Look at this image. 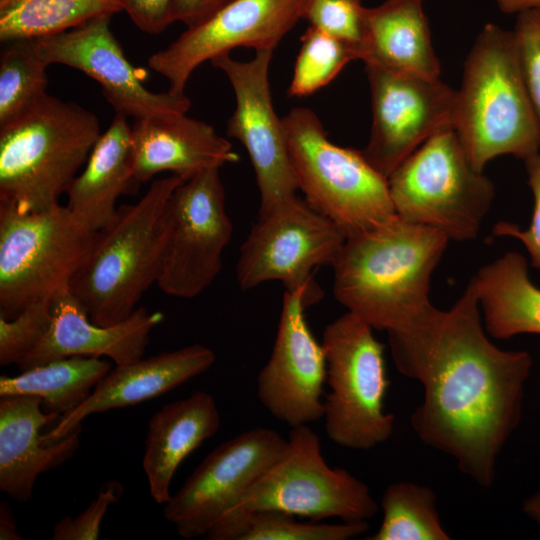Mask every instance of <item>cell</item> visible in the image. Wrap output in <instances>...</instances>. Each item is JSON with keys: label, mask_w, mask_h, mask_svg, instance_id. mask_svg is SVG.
<instances>
[{"label": "cell", "mask_w": 540, "mask_h": 540, "mask_svg": "<svg viewBox=\"0 0 540 540\" xmlns=\"http://www.w3.org/2000/svg\"><path fill=\"white\" fill-rule=\"evenodd\" d=\"M96 234L66 205L22 212L0 201V317L68 290Z\"/></svg>", "instance_id": "ba28073f"}, {"label": "cell", "mask_w": 540, "mask_h": 540, "mask_svg": "<svg viewBox=\"0 0 540 540\" xmlns=\"http://www.w3.org/2000/svg\"><path fill=\"white\" fill-rule=\"evenodd\" d=\"M307 0H228L210 17L188 27L168 47L152 54L148 66L165 77L169 91L184 93L193 71L236 47L274 50L304 18Z\"/></svg>", "instance_id": "2e32d148"}, {"label": "cell", "mask_w": 540, "mask_h": 540, "mask_svg": "<svg viewBox=\"0 0 540 540\" xmlns=\"http://www.w3.org/2000/svg\"><path fill=\"white\" fill-rule=\"evenodd\" d=\"M373 328L346 312L323 331L329 392L324 400V428L335 444L369 450L386 442L394 431L395 416L385 411L390 384L385 346Z\"/></svg>", "instance_id": "9c48e42d"}, {"label": "cell", "mask_w": 540, "mask_h": 540, "mask_svg": "<svg viewBox=\"0 0 540 540\" xmlns=\"http://www.w3.org/2000/svg\"><path fill=\"white\" fill-rule=\"evenodd\" d=\"M437 496L413 482L390 484L381 498L378 530L367 540H449L436 507Z\"/></svg>", "instance_id": "f546056e"}, {"label": "cell", "mask_w": 540, "mask_h": 540, "mask_svg": "<svg viewBox=\"0 0 540 540\" xmlns=\"http://www.w3.org/2000/svg\"><path fill=\"white\" fill-rule=\"evenodd\" d=\"M303 289L285 290L276 338L257 375V396L277 420L296 427L323 418L327 362L305 317Z\"/></svg>", "instance_id": "e0dca14e"}, {"label": "cell", "mask_w": 540, "mask_h": 540, "mask_svg": "<svg viewBox=\"0 0 540 540\" xmlns=\"http://www.w3.org/2000/svg\"><path fill=\"white\" fill-rule=\"evenodd\" d=\"M215 360L212 349L196 343L116 365L98 381L90 396L63 415L46 435L52 439L63 437L91 414L136 405L166 394L207 371Z\"/></svg>", "instance_id": "44dd1931"}, {"label": "cell", "mask_w": 540, "mask_h": 540, "mask_svg": "<svg viewBox=\"0 0 540 540\" xmlns=\"http://www.w3.org/2000/svg\"><path fill=\"white\" fill-rule=\"evenodd\" d=\"M524 513L540 526V491L528 497L523 503Z\"/></svg>", "instance_id": "b9f144b4"}, {"label": "cell", "mask_w": 540, "mask_h": 540, "mask_svg": "<svg viewBox=\"0 0 540 540\" xmlns=\"http://www.w3.org/2000/svg\"><path fill=\"white\" fill-rule=\"evenodd\" d=\"M524 162L534 201L531 223L522 229L514 223L501 221L494 226L493 233L519 240L529 253L531 265L540 270V152Z\"/></svg>", "instance_id": "8d00e7d4"}, {"label": "cell", "mask_w": 540, "mask_h": 540, "mask_svg": "<svg viewBox=\"0 0 540 540\" xmlns=\"http://www.w3.org/2000/svg\"><path fill=\"white\" fill-rule=\"evenodd\" d=\"M119 2L122 10L145 33H161L173 23V0H119Z\"/></svg>", "instance_id": "74e56055"}, {"label": "cell", "mask_w": 540, "mask_h": 540, "mask_svg": "<svg viewBox=\"0 0 540 540\" xmlns=\"http://www.w3.org/2000/svg\"><path fill=\"white\" fill-rule=\"evenodd\" d=\"M110 17L38 39L48 64L66 65L96 80L116 114L136 120L186 114L191 102L184 93L153 92L145 87L146 74L126 58L110 29Z\"/></svg>", "instance_id": "ac0fdd59"}, {"label": "cell", "mask_w": 540, "mask_h": 540, "mask_svg": "<svg viewBox=\"0 0 540 540\" xmlns=\"http://www.w3.org/2000/svg\"><path fill=\"white\" fill-rule=\"evenodd\" d=\"M387 181L398 217L459 242L477 237L495 195L492 181L473 166L453 128L426 140Z\"/></svg>", "instance_id": "52a82bcc"}, {"label": "cell", "mask_w": 540, "mask_h": 540, "mask_svg": "<svg viewBox=\"0 0 540 540\" xmlns=\"http://www.w3.org/2000/svg\"><path fill=\"white\" fill-rule=\"evenodd\" d=\"M232 233L220 169L183 181L171 195L164 216L157 286L177 298L200 295L220 273Z\"/></svg>", "instance_id": "7c38bea8"}, {"label": "cell", "mask_w": 540, "mask_h": 540, "mask_svg": "<svg viewBox=\"0 0 540 540\" xmlns=\"http://www.w3.org/2000/svg\"><path fill=\"white\" fill-rule=\"evenodd\" d=\"M131 143L139 184L163 171L185 181L239 160L232 144L211 125L186 114L136 120L131 126Z\"/></svg>", "instance_id": "7402d4cb"}, {"label": "cell", "mask_w": 540, "mask_h": 540, "mask_svg": "<svg viewBox=\"0 0 540 540\" xmlns=\"http://www.w3.org/2000/svg\"><path fill=\"white\" fill-rule=\"evenodd\" d=\"M110 369L109 362L97 357L55 359L21 371L16 376L2 375L0 397L37 396L45 413L61 418L82 404Z\"/></svg>", "instance_id": "4316f807"}, {"label": "cell", "mask_w": 540, "mask_h": 540, "mask_svg": "<svg viewBox=\"0 0 540 540\" xmlns=\"http://www.w3.org/2000/svg\"><path fill=\"white\" fill-rule=\"evenodd\" d=\"M124 488L118 481L105 482L88 507L76 517L65 516L59 520L52 533L54 540H95L100 526L111 505L121 498Z\"/></svg>", "instance_id": "d590c367"}, {"label": "cell", "mask_w": 540, "mask_h": 540, "mask_svg": "<svg viewBox=\"0 0 540 540\" xmlns=\"http://www.w3.org/2000/svg\"><path fill=\"white\" fill-rule=\"evenodd\" d=\"M273 50H256L249 61H239L224 53L211 65L224 72L234 96L235 109L227 122V135L246 149L259 191V215L297 196L283 121L273 107L269 68Z\"/></svg>", "instance_id": "4fadbf2b"}, {"label": "cell", "mask_w": 540, "mask_h": 540, "mask_svg": "<svg viewBox=\"0 0 540 540\" xmlns=\"http://www.w3.org/2000/svg\"><path fill=\"white\" fill-rule=\"evenodd\" d=\"M228 0H173V22L184 23L187 28L210 17Z\"/></svg>", "instance_id": "f35d334b"}, {"label": "cell", "mask_w": 540, "mask_h": 540, "mask_svg": "<svg viewBox=\"0 0 540 540\" xmlns=\"http://www.w3.org/2000/svg\"><path fill=\"white\" fill-rule=\"evenodd\" d=\"M52 299L25 307L12 319L0 317V365L18 364L47 334L52 321Z\"/></svg>", "instance_id": "836d02e7"}, {"label": "cell", "mask_w": 540, "mask_h": 540, "mask_svg": "<svg viewBox=\"0 0 540 540\" xmlns=\"http://www.w3.org/2000/svg\"><path fill=\"white\" fill-rule=\"evenodd\" d=\"M59 419L43 411L37 396L0 397V490L12 499L30 500L39 475L65 463L78 449L81 424L60 438L41 434L45 425Z\"/></svg>", "instance_id": "ffe728a7"}, {"label": "cell", "mask_w": 540, "mask_h": 540, "mask_svg": "<svg viewBox=\"0 0 540 540\" xmlns=\"http://www.w3.org/2000/svg\"><path fill=\"white\" fill-rule=\"evenodd\" d=\"M287 439L254 428L217 446L165 504L163 515L184 539L206 536L275 463Z\"/></svg>", "instance_id": "5bb4252c"}, {"label": "cell", "mask_w": 540, "mask_h": 540, "mask_svg": "<svg viewBox=\"0 0 540 540\" xmlns=\"http://www.w3.org/2000/svg\"><path fill=\"white\" fill-rule=\"evenodd\" d=\"M367 8L360 0H307L304 19L347 44L361 59L366 33Z\"/></svg>", "instance_id": "d6a6232c"}, {"label": "cell", "mask_w": 540, "mask_h": 540, "mask_svg": "<svg viewBox=\"0 0 540 540\" xmlns=\"http://www.w3.org/2000/svg\"><path fill=\"white\" fill-rule=\"evenodd\" d=\"M234 508L274 509L311 521L339 518L355 523L371 519L379 506L364 482L327 464L318 435L308 425H300L291 427L279 458Z\"/></svg>", "instance_id": "8fae6325"}, {"label": "cell", "mask_w": 540, "mask_h": 540, "mask_svg": "<svg viewBox=\"0 0 540 540\" xmlns=\"http://www.w3.org/2000/svg\"><path fill=\"white\" fill-rule=\"evenodd\" d=\"M512 31L540 129V7L517 13L516 24Z\"/></svg>", "instance_id": "e575fe53"}, {"label": "cell", "mask_w": 540, "mask_h": 540, "mask_svg": "<svg viewBox=\"0 0 540 540\" xmlns=\"http://www.w3.org/2000/svg\"><path fill=\"white\" fill-rule=\"evenodd\" d=\"M120 11L119 0H0V41L49 37Z\"/></svg>", "instance_id": "83f0119b"}, {"label": "cell", "mask_w": 540, "mask_h": 540, "mask_svg": "<svg viewBox=\"0 0 540 540\" xmlns=\"http://www.w3.org/2000/svg\"><path fill=\"white\" fill-rule=\"evenodd\" d=\"M220 424L216 402L205 391H195L187 398L165 404L153 414L148 423L142 463L155 502H169L170 485L177 468L217 433Z\"/></svg>", "instance_id": "603a6c76"}, {"label": "cell", "mask_w": 540, "mask_h": 540, "mask_svg": "<svg viewBox=\"0 0 540 540\" xmlns=\"http://www.w3.org/2000/svg\"><path fill=\"white\" fill-rule=\"evenodd\" d=\"M51 310L47 334L17 364L20 371L70 356L108 357L116 365L132 363L143 358L152 330L163 320L161 312L137 307L121 322L98 325L69 289L52 299Z\"/></svg>", "instance_id": "d6986e66"}, {"label": "cell", "mask_w": 540, "mask_h": 540, "mask_svg": "<svg viewBox=\"0 0 540 540\" xmlns=\"http://www.w3.org/2000/svg\"><path fill=\"white\" fill-rule=\"evenodd\" d=\"M453 129L473 166L500 155L539 152L540 129L525 83L513 31L487 24L464 63Z\"/></svg>", "instance_id": "3957f363"}, {"label": "cell", "mask_w": 540, "mask_h": 540, "mask_svg": "<svg viewBox=\"0 0 540 540\" xmlns=\"http://www.w3.org/2000/svg\"><path fill=\"white\" fill-rule=\"evenodd\" d=\"M360 60L394 73L439 78L440 63L422 0H385L367 8Z\"/></svg>", "instance_id": "d4e9b609"}, {"label": "cell", "mask_w": 540, "mask_h": 540, "mask_svg": "<svg viewBox=\"0 0 540 540\" xmlns=\"http://www.w3.org/2000/svg\"><path fill=\"white\" fill-rule=\"evenodd\" d=\"M346 238L334 222L295 196L258 215L241 245L236 281L244 291L270 281H280L285 290L303 289L308 308L323 297L314 270L332 267Z\"/></svg>", "instance_id": "30bf717a"}, {"label": "cell", "mask_w": 540, "mask_h": 540, "mask_svg": "<svg viewBox=\"0 0 540 540\" xmlns=\"http://www.w3.org/2000/svg\"><path fill=\"white\" fill-rule=\"evenodd\" d=\"M17 526L13 512L6 502L0 503V539L20 540L21 536L16 532Z\"/></svg>", "instance_id": "ab89813d"}, {"label": "cell", "mask_w": 540, "mask_h": 540, "mask_svg": "<svg viewBox=\"0 0 540 540\" xmlns=\"http://www.w3.org/2000/svg\"><path fill=\"white\" fill-rule=\"evenodd\" d=\"M449 241L397 215L347 237L332 266L334 297L373 329H407L433 307L431 276Z\"/></svg>", "instance_id": "7a4b0ae2"}, {"label": "cell", "mask_w": 540, "mask_h": 540, "mask_svg": "<svg viewBox=\"0 0 540 540\" xmlns=\"http://www.w3.org/2000/svg\"><path fill=\"white\" fill-rule=\"evenodd\" d=\"M183 181L176 175L154 180L140 200L119 206L112 223L97 232L69 285L92 322L125 320L156 282L166 208Z\"/></svg>", "instance_id": "5b68a950"}, {"label": "cell", "mask_w": 540, "mask_h": 540, "mask_svg": "<svg viewBox=\"0 0 540 540\" xmlns=\"http://www.w3.org/2000/svg\"><path fill=\"white\" fill-rule=\"evenodd\" d=\"M138 184L131 126L126 116L115 114L94 145L84 170L68 188L66 206L86 228L99 232L116 217L118 198L132 192Z\"/></svg>", "instance_id": "cb8c5ba5"}, {"label": "cell", "mask_w": 540, "mask_h": 540, "mask_svg": "<svg viewBox=\"0 0 540 540\" xmlns=\"http://www.w3.org/2000/svg\"><path fill=\"white\" fill-rule=\"evenodd\" d=\"M352 60L357 56L347 44L309 26L301 37L289 95L306 96L326 86Z\"/></svg>", "instance_id": "1f68e13d"}, {"label": "cell", "mask_w": 540, "mask_h": 540, "mask_svg": "<svg viewBox=\"0 0 540 540\" xmlns=\"http://www.w3.org/2000/svg\"><path fill=\"white\" fill-rule=\"evenodd\" d=\"M298 189L317 212L346 235L374 229L396 216L387 179L361 150L332 143L310 109L294 107L282 118Z\"/></svg>", "instance_id": "8992f818"}, {"label": "cell", "mask_w": 540, "mask_h": 540, "mask_svg": "<svg viewBox=\"0 0 540 540\" xmlns=\"http://www.w3.org/2000/svg\"><path fill=\"white\" fill-rule=\"evenodd\" d=\"M0 55V127L12 122L47 95L48 62L38 39L3 43Z\"/></svg>", "instance_id": "4dcf8cb0"}, {"label": "cell", "mask_w": 540, "mask_h": 540, "mask_svg": "<svg viewBox=\"0 0 540 540\" xmlns=\"http://www.w3.org/2000/svg\"><path fill=\"white\" fill-rule=\"evenodd\" d=\"M387 340L398 372L424 388L410 418L414 433L489 488L520 422L530 353L489 340L472 280L450 309L433 306L411 327L387 332Z\"/></svg>", "instance_id": "6da1fadb"}, {"label": "cell", "mask_w": 540, "mask_h": 540, "mask_svg": "<svg viewBox=\"0 0 540 540\" xmlns=\"http://www.w3.org/2000/svg\"><path fill=\"white\" fill-rule=\"evenodd\" d=\"M471 280L488 335L508 339L540 334V289L531 281L522 254L505 253L481 267Z\"/></svg>", "instance_id": "484cf974"}, {"label": "cell", "mask_w": 540, "mask_h": 540, "mask_svg": "<svg viewBox=\"0 0 540 540\" xmlns=\"http://www.w3.org/2000/svg\"><path fill=\"white\" fill-rule=\"evenodd\" d=\"M372 103L365 159L386 179L426 140L453 128L457 91L439 78L399 74L365 65Z\"/></svg>", "instance_id": "9a60e30c"}, {"label": "cell", "mask_w": 540, "mask_h": 540, "mask_svg": "<svg viewBox=\"0 0 540 540\" xmlns=\"http://www.w3.org/2000/svg\"><path fill=\"white\" fill-rule=\"evenodd\" d=\"M101 133L94 113L47 94L0 127V201L22 212L59 205Z\"/></svg>", "instance_id": "277c9868"}, {"label": "cell", "mask_w": 540, "mask_h": 540, "mask_svg": "<svg viewBox=\"0 0 540 540\" xmlns=\"http://www.w3.org/2000/svg\"><path fill=\"white\" fill-rule=\"evenodd\" d=\"M368 522H303L274 509L234 508L208 531L209 540H349L364 535Z\"/></svg>", "instance_id": "f1b7e54d"}, {"label": "cell", "mask_w": 540, "mask_h": 540, "mask_svg": "<svg viewBox=\"0 0 540 540\" xmlns=\"http://www.w3.org/2000/svg\"><path fill=\"white\" fill-rule=\"evenodd\" d=\"M503 13L517 14L523 10L540 7V0H496Z\"/></svg>", "instance_id": "60d3db41"}]
</instances>
